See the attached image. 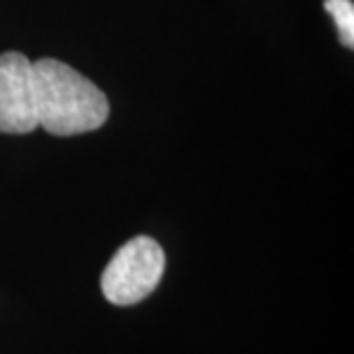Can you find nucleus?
<instances>
[{
    "label": "nucleus",
    "instance_id": "nucleus-1",
    "mask_svg": "<svg viewBox=\"0 0 354 354\" xmlns=\"http://www.w3.org/2000/svg\"><path fill=\"white\" fill-rule=\"evenodd\" d=\"M37 127L51 136H79L109 120V99L74 67L53 58L32 62Z\"/></svg>",
    "mask_w": 354,
    "mask_h": 354
},
{
    "label": "nucleus",
    "instance_id": "nucleus-2",
    "mask_svg": "<svg viewBox=\"0 0 354 354\" xmlns=\"http://www.w3.org/2000/svg\"><path fill=\"white\" fill-rule=\"evenodd\" d=\"M166 269V253L152 237H133L118 249L102 274V292L115 306H133L154 292Z\"/></svg>",
    "mask_w": 354,
    "mask_h": 354
},
{
    "label": "nucleus",
    "instance_id": "nucleus-3",
    "mask_svg": "<svg viewBox=\"0 0 354 354\" xmlns=\"http://www.w3.org/2000/svg\"><path fill=\"white\" fill-rule=\"evenodd\" d=\"M35 129L32 62L19 51L0 53V133H30Z\"/></svg>",
    "mask_w": 354,
    "mask_h": 354
},
{
    "label": "nucleus",
    "instance_id": "nucleus-4",
    "mask_svg": "<svg viewBox=\"0 0 354 354\" xmlns=\"http://www.w3.org/2000/svg\"><path fill=\"white\" fill-rule=\"evenodd\" d=\"M324 10L334 17L341 44L352 48L354 46V5H352V0H324Z\"/></svg>",
    "mask_w": 354,
    "mask_h": 354
}]
</instances>
